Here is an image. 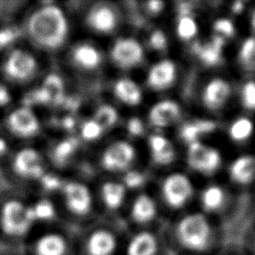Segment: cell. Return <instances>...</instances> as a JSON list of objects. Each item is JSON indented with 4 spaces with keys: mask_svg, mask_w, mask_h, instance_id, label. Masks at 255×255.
Instances as JSON below:
<instances>
[{
    "mask_svg": "<svg viewBox=\"0 0 255 255\" xmlns=\"http://www.w3.org/2000/svg\"><path fill=\"white\" fill-rule=\"evenodd\" d=\"M68 244L58 233H47L38 238L35 243V255H66Z\"/></svg>",
    "mask_w": 255,
    "mask_h": 255,
    "instance_id": "ac0fdd59",
    "label": "cell"
},
{
    "mask_svg": "<svg viewBox=\"0 0 255 255\" xmlns=\"http://www.w3.org/2000/svg\"><path fill=\"white\" fill-rule=\"evenodd\" d=\"M241 246L247 255H255V229L247 233Z\"/></svg>",
    "mask_w": 255,
    "mask_h": 255,
    "instance_id": "7bdbcfd3",
    "label": "cell"
},
{
    "mask_svg": "<svg viewBox=\"0 0 255 255\" xmlns=\"http://www.w3.org/2000/svg\"><path fill=\"white\" fill-rule=\"evenodd\" d=\"M242 105L248 110H255V82H246L241 90Z\"/></svg>",
    "mask_w": 255,
    "mask_h": 255,
    "instance_id": "e575fe53",
    "label": "cell"
},
{
    "mask_svg": "<svg viewBox=\"0 0 255 255\" xmlns=\"http://www.w3.org/2000/svg\"><path fill=\"white\" fill-rule=\"evenodd\" d=\"M162 7H163V2L161 1L154 0V1H149L147 3V9L153 14H157L158 12H160L162 10Z\"/></svg>",
    "mask_w": 255,
    "mask_h": 255,
    "instance_id": "7dc6e473",
    "label": "cell"
},
{
    "mask_svg": "<svg viewBox=\"0 0 255 255\" xmlns=\"http://www.w3.org/2000/svg\"><path fill=\"white\" fill-rule=\"evenodd\" d=\"M103 128L112 127L118 120L117 111L109 105H102L96 112L94 119Z\"/></svg>",
    "mask_w": 255,
    "mask_h": 255,
    "instance_id": "d6a6232c",
    "label": "cell"
},
{
    "mask_svg": "<svg viewBox=\"0 0 255 255\" xmlns=\"http://www.w3.org/2000/svg\"><path fill=\"white\" fill-rule=\"evenodd\" d=\"M111 56L118 66L128 69L138 65L142 61L143 50L134 39H119L112 48Z\"/></svg>",
    "mask_w": 255,
    "mask_h": 255,
    "instance_id": "52a82bcc",
    "label": "cell"
},
{
    "mask_svg": "<svg viewBox=\"0 0 255 255\" xmlns=\"http://www.w3.org/2000/svg\"><path fill=\"white\" fill-rule=\"evenodd\" d=\"M216 124L209 120H195L184 124L180 128L181 138L189 144L197 141L201 134L211 132L215 129Z\"/></svg>",
    "mask_w": 255,
    "mask_h": 255,
    "instance_id": "603a6c76",
    "label": "cell"
},
{
    "mask_svg": "<svg viewBox=\"0 0 255 255\" xmlns=\"http://www.w3.org/2000/svg\"><path fill=\"white\" fill-rule=\"evenodd\" d=\"M229 94V84L223 79L215 78L209 81L205 86L202 94V100L207 108L217 109L225 103Z\"/></svg>",
    "mask_w": 255,
    "mask_h": 255,
    "instance_id": "5bb4252c",
    "label": "cell"
},
{
    "mask_svg": "<svg viewBox=\"0 0 255 255\" xmlns=\"http://www.w3.org/2000/svg\"><path fill=\"white\" fill-rule=\"evenodd\" d=\"M149 146L152 158L156 163L167 164L174 158V148L171 142L161 135H151Z\"/></svg>",
    "mask_w": 255,
    "mask_h": 255,
    "instance_id": "44dd1931",
    "label": "cell"
},
{
    "mask_svg": "<svg viewBox=\"0 0 255 255\" xmlns=\"http://www.w3.org/2000/svg\"><path fill=\"white\" fill-rule=\"evenodd\" d=\"M114 92L119 100L129 106H135L141 101L140 89L132 80L127 78L121 79L116 83Z\"/></svg>",
    "mask_w": 255,
    "mask_h": 255,
    "instance_id": "7402d4cb",
    "label": "cell"
},
{
    "mask_svg": "<svg viewBox=\"0 0 255 255\" xmlns=\"http://www.w3.org/2000/svg\"><path fill=\"white\" fill-rule=\"evenodd\" d=\"M156 213V207L153 200L145 194H142L136 198L132 205L131 215L132 218L139 223H145L150 221Z\"/></svg>",
    "mask_w": 255,
    "mask_h": 255,
    "instance_id": "d4e9b609",
    "label": "cell"
},
{
    "mask_svg": "<svg viewBox=\"0 0 255 255\" xmlns=\"http://www.w3.org/2000/svg\"><path fill=\"white\" fill-rule=\"evenodd\" d=\"M253 123L246 117H241L232 122L229 127V136L234 141H243L253 132Z\"/></svg>",
    "mask_w": 255,
    "mask_h": 255,
    "instance_id": "f1b7e54d",
    "label": "cell"
},
{
    "mask_svg": "<svg viewBox=\"0 0 255 255\" xmlns=\"http://www.w3.org/2000/svg\"><path fill=\"white\" fill-rule=\"evenodd\" d=\"M117 248L115 235L106 229L95 230L87 239L88 255H112Z\"/></svg>",
    "mask_w": 255,
    "mask_h": 255,
    "instance_id": "7c38bea8",
    "label": "cell"
},
{
    "mask_svg": "<svg viewBox=\"0 0 255 255\" xmlns=\"http://www.w3.org/2000/svg\"><path fill=\"white\" fill-rule=\"evenodd\" d=\"M9 129L21 137H29L39 130V122L33 111L27 107H21L14 110L7 119Z\"/></svg>",
    "mask_w": 255,
    "mask_h": 255,
    "instance_id": "ba28073f",
    "label": "cell"
},
{
    "mask_svg": "<svg viewBox=\"0 0 255 255\" xmlns=\"http://www.w3.org/2000/svg\"><path fill=\"white\" fill-rule=\"evenodd\" d=\"M7 150V143L6 141L0 137V155L4 154Z\"/></svg>",
    "mask_w": 255,
    "mask_h": 255,
    "instance_id": "681fc988",
    "label": "cell"
},
{
    "mask_svg": "<svg viewBox=\"0 0 255 255\" xmlns=\"http://www.w3.org/2000/svg\"><path fill=\"white\" fill-rule=\"evenodd\" d=\"M224 201V192L217 185H210L205 188L201 195L202 207L206 212L218 210Z\"/></svg>",
    "mask_w": 255,
    "mask_h": 255,
    "instance_id": "4316f807",
    "label": "cell"
},
{
    "mask_svg": "<svg viewBox=\"0 0 255 255\" xmlns=\"http://www.w3.org/2000/svg\"><path fill=\"white\" fill-rule=\"evenodd\" d=\"M144 182V176L137 171H130L125 177V183L128 187H137Z\"/></svg>",
    "mask_w": 255,
    "mask_h": 255,
    "instance_id": "b9f144b4",
    "label": "cell"
},
{
    "mask_svg": "<svg viewBox=\"0 0 255 255\" xmlns=\"http://www.w3.org/2000/svg\"><path fill=\"white\" fill-rule=\"evenodd\" d=\"M220 154L217 149L194 141L189 144L187 151L188 164L195 170L203 173H211L220 164Z\"/></svg>",
    "mask_w": 255,
    "mask_h": 255,
    "instance_id": "277c9868",
    "label": "cell"
},
{
    "mask_svg": "<svg viewBox=\"0 0 255 255\" xmlns=\"http://www.w3.org/2000/svg\"><path fill=\"white\" fill-rule=\"evenodd\" d=\"M78 145L75 138H67L59 142L54 148L53 157L59 163L62 164L68 160V158L74 153Z\"/></svg>",
    "mask_w": 255,
    "mask_h": 255,
    "instance_id": "4dcf8cb0",
    "label": "cell"
},
{
    "mask_svg": "<svg viewBox=\"0 0 255 255\" xmlns=\"http://www.w3.org/2000/svg\"><path fill=\"white\" fill-rule=\"evenodd\" d=\"M65 198L69 209L78 215L89 212L92 204V197L89 189L77 182H70L64 188Z\"/></svg>",
    "mask_w": 255,
    "mask_h": 255,
    "instance_id": "8fae6325",
    "label": "cell"
},
{
    "mask_svg": "<svg viewBox=\"0 0 255 255\" xmlns=\"http://www.w3.org/2000/svg\"><path fill=\"white\" fill-rule=\"evenodd\" d=\"M162 190L167 204L173 208H180L191 196L192 185L185 175L174 173L164 180Z\"/></svg>",
    "mask_w": 255,
    "mask_h": 255,
    "instance_id": "8992f818",
    "label": "cell"
},
{
    "mask_svg": "<svg viewBox=\"0 0 255 255\" xmlns=\"http://www.w3.org/2000/svg\"><path fill=\"white\" fill-rule=\"evenodd\" d=\"M230 177L237 183L246 184L255 176V158L250 155L237 157L229 168Z\"/></svg>",
    "mask_w": 255,
    "mask_h": 255,
    "instance_id": "ffe728a7",
    "label": "cell"
},
{
    "mask_svg": "<svg viewBox=\"0 0 255 255\" xmlns=\"http://www.w3.org/2000/svg\"><path fill=\"white\" fill-rule=\"evenodd\" d=\"M157 249L155 236L148 231H142L130 239L127 247V255H156Z\"/></svg>",
    "mask_w": 255,
    "mask_h": 255,
    "instance_id": "d6986e66",
    "label": "cell"
},
{
    "mask_svg": "<svg viewBox=\"0 0 255 255\" xmlns=\"http://www.w3.org/2000/svg\"><path fill=\"white\" fill-rule=\"evenodd\" d=\"M224 44V38L219 35H215L207 43H195L193 45V51L203 64L207 66H214L221 61Z\"/></svg>",
    "mask_w": 255,
    "mask_h": 255,
    "instance_id": "2e32d148",
    "label": "cell"
},
{
    "mask_svg": "<svg viewBox=\"0 0 255 255\" xmlns=\"http://www.w3.org/2000/svg\"><path fill=\"white\" fill-rule=\"evenodd\" d=\"M102 196L107 207L116 209L123 202L125 196V188L120 183L107 182L103 185Z\"/></svg>",
    "mask_w": 255,
    "mask_h": 255,
    "instance_id": "83f0119b",
    "label": "cell"
},
{
    "mask_svg": "<svg viewBox=\"0 0 255 255\" xmlns=\"http://www.w3.org/2000/svg\"><path fill=\"white\" fill-rule=\"evenodd\" d=\"M88 25L99 33H110L117 26V16L108 6H98L92 9L87 16Z\"/></svg>",
    "mask_w": 255,
    "mask_h": 255,
    "instance_id": "9a60e30c",
    "label": "cell"
},
{
    "mask_svg": "<svg viewBox=\"0 0 255 255\" xmlns=\"http://www.w3.org/2000/svg\"><path fill=\"white\" fill-rule=\"evenodd\" d=\"M166 37L163 32L156 30L154 31L149 38V44L154 50H163L166 47Z\"/></svg>",
    "mask_w": 255,
    "mask_h": 255,
    "instance_id": "60d3db41",
    "label": "cell"
},
{
    "mask_svg": "<svg viewBox=\"0 0 255 255\" xmlns=\"http://www.w3.org/2000/svg\"><path fill=\"white\" fill-rule=\"evenodd\" d=\"M176 31L180 39L190 40L197 34V23L189 14H183L177 23Z\"/></svg>",
    "mask_w": 255,
    "mask_h": 255,
    "instance_id": "f546056e",
    "label": "cell"
},
{
    "mask_svg": "<svg viewBox=\"0 0 255 255\" xmlns=\"http://www.w3.org/2000/svg\"><path fill=\"white\" fill-rule=\"evenodd\" d=\"M19 36V31L14 28L0 29V50L11 45Z\"/></svg>",
    "mask_w": 255,
    "mask_h": 255,
    "instance_id": "74e56055",
    "label": "cell"
},
{
    "mask_svg": "<svg viewBox=\"0 0 255 255\" xmlns=\"http://www.w3.org/2000/svg\"><path fill=\"white\" fill-rule=\"evenodd\" d=\"M213 29L221 37H231L234 35L235 28L233 23L226 18L218 19L213 24Z\"/></svg>",
    "mask_w": 255,
    "mask_h": 255,
    "instance_id": "8d00e7d4",
    "label": "cell"
},
{
    "mask_svg": "<svg viewBox=\"0 0 255 255\" xmlns=\"http://www.w3.org/2000/svg\"><path fill=\"white\" fill-rule=\"evenodd\" d=\"M176 69L173 62L169 60H163L149 70L147 76V83L153 90H163L169 87L175 79Z\"/></svg>",
    "mask_w": 255,
    "mask_h": 255,
    "instance_id": "4fadbf2b",
    "label": "cell"
},
{
    "mask_svg": "<svg viewBox=\"0 0 255 255\" xmlns=\"http://www.w3.org/2000/svg\"><path fill=\"white\" fill-rule=\"evenodd\" d=\"M239 60L247 69H255V37H249L242 43Z\"/></svg>",
    "mask_w": 255,
    "mask_h": 255,
    "instance_id": "1f68e13d",
    "label": "cell"
},
{
    "mask_svg": "<svg viewBox=\"0 0 255 255\" xmlns=\"http://www.w3.org/2000/svg\"><path fill=\"white\" fill-rule=\"evenodd\" d=\"M41 180H42V183H43V186L46 188V189H49V190H53V189H56L60 186V179L53 175V174H43L42 177H41Z\"/></svg>",
    "mask_w": 255,
    "mask_h": 255,
    "instance_id": "ee69618b",
    "label": "cell"
},
{
    "mask_svg": "<svg viewBox=\"0 0 255 255\" xmlns=\"http://www.w3.org/2000/svg\"><path fill=\"white\" fill-rule=\"evenodd\" d=\"M14 170L24 177H42L44 169L39 153L32 148L20 150L13 161Z\"/></svg>",
    "mask_w": 255,
    "mask_h": 255,
    "instance_id": "30bf717a",
    "label": "cell"
},
{
    "mask_svg": "<svg viewBox=\"0 0 255 255\" xmlns=\"http://www.w3.org/2000/svg\"><path fill=\"white\" fill-rule=\"evenodd\" d=\"M37 67L35 59L23 50H14L4 62V73L14 81H25L33 76Z\"/></svg>",
    "mask_w": 255,
    "mask_h": 255,
    "instance_id": "5b68a950",
    "label": "cell"
},
{
    "mask_svg": "<svg viewBox=\"0 0 255 255\" xmlns=\"http://www.w3.org/2000/svg\"><path fill=\"white\" fill-rule=\"evenodd\" d=\"M180 114V108L174 101L165 100L155 104L149 111V121L155 127H166Z\"/></svg>",
    "mask_w": 255,
    "mask_h": 255,
    "instance_id": "e0dca14e",
    "label": "cell"
},
{
    "mask_svg": "<svg viewBox=\"0 0 255 255\" xmlns=\"http://www.w3.org/2000/svg\"><path fill=\"white\" fill-rule=\"evenodd\" d=\"M128 129L132 135H140L143 132L142 122L138 118H131L128 123Z\"/></svg>",
    "mask_w": 255,
    "mask_h": 255,
    "instance_id": "f6af8a7d",
    "label": "cell"
},
{
    "mask_svg": "<svg viewBox=\"0 0 255 255\" xmlns=\"http://www.w3.org/2000/svg\"><path fill=\"white\" fill-rule=\"evenodd\" d=\"M243 10V2L241 1H236L232 5V11L234 13H240Z\"/></svg>",
    "mask_w": 255,
    "mask_h": 255,
    "instance_id": "c3c4849f",
    "label": "cell"
},
{
    "mask_svg": "<svg viewBox=\"0 0 255 255\" xmlns=\"http://www.w3.org/2000/svg\"><path fill=\"white\" fill-rule=\"evenodd\" d=\"M176 237L190 255H212L223 245L220 233L202 212L183 216L177 223Z\"/></svg>",
    "mask_w": 255,
    "mask_h": 255,
    "instance_id": "6da1fadb",
    "label": "cell"
},
{
    "mask_svg": "<svg viewBox=\"0 0 255 255\" xmlns=\"http://www.w3.org/2000/svg\"><path fill=\"white\" fill-rule=\"evenodd\" d=\"M25 104L30 105V104H49V99L41 87L40 89H37L33 92H31L29 95H27L25 99Z\"/></svg>",
    "mask_w": 255,
    "mask_h": 255,
    "instance_id": "f35d334b",
    "label": "cell"
},
{
    "mask_svg": "<svg viewBox=\"0 0 255 255\" xmlns=\"http://www.w3.org/2000/svg\"><path fill=\"white\" fill-rule=\"evenodd\" d=\"M28 31L35 43L46 49H56L67 37V21L64 13L56 6H45L29 19Z\"/></svg>",
    "mask_w": 255,
    "mask_h": 255,
    "instance_id": "7a4b0ae2",
    "label": "cell"
},
{
    "mask_svg": "<svg viewBox=\"0 0 255 255\" xmlns=\"http://www.w3.org/2000/svg\"><path fill=\"white\" fill-rule=\"evenodd\" d=\"M251 27L255 31V9L253 10L252 15H251Z\"/></svg>",
    "mask_w": 255,
    "mask_h": 255,
    "instance_id": "f907efd6",
    "label": "cell"
},
{
    "mask_svg": "<svg viewBox=\"0 0 255 255\" xmlns=\"http://www.w3.org/2000/svg\"><path fill=\"white\" fill-rule=\"evenodd\" d=\"M103 129L95 120H88L81 128V134L87 140H94L101 136Z\"/></svg>",
    "mask_w": 255,
    "mask_h": 255,
    "instance_id": "d590c367",
    "label": "cell"
},
{
    "mask_svg": "<svg viewBox=\"0 0 255 255\" xmlns=\"http://www.w3.org/2000/svg\"><path fill=\"white\" fill-rule=\"evenodd\" d=\"M42 88L49 99V103L60 104L63 101L65 96L64 84L62 79L58 75H48L44 80Z\"/></svg>",
    "mask_w": 255,
    "mask_h": 255,
    "instance_id": "484cf974",
    "label": "cell"
},
{
    "mask_svg": "<svg viewBox=\"0 0 255 255\" xmlns=\"http://www.w3.org/2000/svg\"><path fill=\"white\" fill-rule=\"evenodd\" d=\"M34 220L30 207L18 200L4 202L0 209V231L9 237H18L25 234Z\"/></svg>",
    "mask_w": 255,
    "mask_h": 255,
    "instance_id": "3957f363",
    "label": "cell"
},
{
    "mask_svg": "<svg viewBox=\"0 0 255 255\" xmlns=\"http://www.w3.org/2000/svg\"><path fill=\"white\" fill-rule=\"evenodd\" d=\"M11 100V96H10V93L8 91V89L0 84V107H3V106H6Z\"/></svg>",
    "mask_w": 255,
    "mask_h": 255,
    "instance_id": "bcb514c9",
    "label": "cell"
},
{
    "mask_svg": "<svg viewBox=\"0 0 255 255\" xmlns=\"http://www.w3.org/2000/svg\"><path fill=\"white\" fill-rule=\"evenodd\" d=\"M75 62L84 69H94L99 66L101 62V54L92 45L82 44L73 52Z\"/></svg>",
    "mask_w": 255,
    "mask_h": 255,
    "instance_id": "cb8c5ba5",
    "label": "cell"
},
{
    "mask_svg": "<svg viewBox=\"0 0 255 255\" xmlns=\"http://www.w3.org/2000/svg\"><path fill=\"white\" fill-rule=\"evenodd\" d=\"M133 158V147L126 141H118L105 150L102 163L106 169L123 170L132 162Z\"/></svg>",
    "mask_w": 255,
    "mask_h": 255,
    "instance_id": "9c48e42d",
    "label": "cell"
},
{
    "mask_svg": "<svg viewBox=\"0 0 255 255\" xmlns=\"http://www.w3.org/2000/svg\"><path fill=\"white\" fill-rule=\"evenodd\" d=\"M33 220H48L54 217L55 208L54 205L47 199L40 200L34 206L30 207Z\"/></svg>",
    "mask_w": 255,
    "mask_h": 255,
    "instance_id": "836d02e7",
    "label": "cell"
},
{
    "mask_svg": "<svg viewBox=\"0 0 255 255\" xmlns=\"http://www.w3.org/2000/svg\"><path fill=\"white\" fill-rule=\"evenodd\" d=\"M212 255H247L241 245H222L216 252Z\"/></svg>",
    "mask_w": 255,
    "mask_h": 255,
    "instance_id": "ab89813d",
    "label": "cell"
}]
</instances>
